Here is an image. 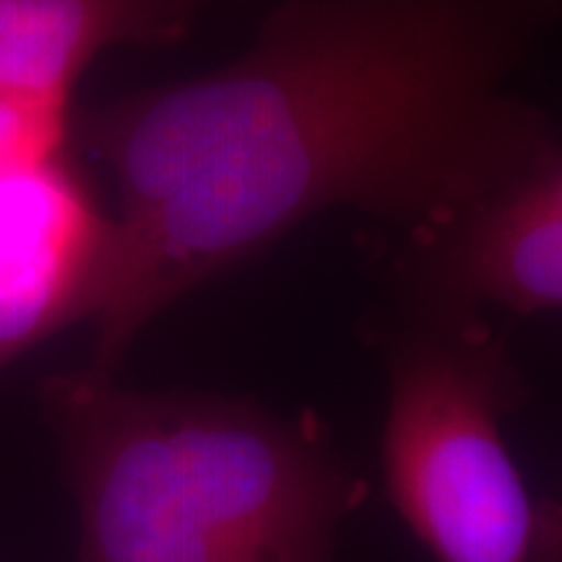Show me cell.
I'll return each instance as SVG.
<instances>
[{"label": "cell", "instance_id": "cell-3", "mask_svg": "<svg viewBox=\"0 0 562 562\" xmlns=\"http://www.w3.org/2000/svg\"><path fill=\"white\" fill-rule=\"evenodd\" d=\"M389 375L383 480L438 562H562V503L533 495L503 422L526 383L482 311L393 292L378 326Z\"/></svg>", "mask_w": 562, "mask_h": 562}, {"label": "cell", "instance_id": "cell-2", "mask_svg": "<svg viewBox=\"0 0 562 562\" xmlns=\"http://www.w3.org/2000/svg\"><path fill=\"white\" fill-rule=\"evenodd\" d=\"M40 402L79 503L81 562H334L368 501L313 414L87 370L42 381Z\"/></svg>", "mask_w": 562, "mask_h": 562}, {"label": "cell", "instance_id": "cell-7", "mask_svg": "<svg viewBox=\"0 0 562 562\" xmlns=\"http://www.w3.org/2000/svg\"><path fill=\"white\" fill-rule=\"evenodd\" d=\"M68 110L0 94V178L66 154Z\"/></svg>", "mask_w": 562, "mask_h": 562}, {"label": "cell", "instance_id": "cell-5", "mask_svg": "<svg viewBox=\"0 0 562 562\" xmlns=\"http://www.w3.org/2000/svg\"><path fill=\"white\" fill-rule=\"evenodd\" d=\"M117 227L68 154L0 178V370L53 334L94 321Z\"/></svg>", "mask_w": 562, "mask_h": 562}, {"label": "cell", "instance_id": "cell-1", "mask_svg": "<svg viewBox=\"0 0 562 562\" xmlns=\"http://www.w3.org/2000/svg\"><path fill=\"white\" fill-rule=\"evenodd\" d=\"M562 0H286L240 58L91 108L115 269L83 370L115 378L154 315L328 209L432 227L558 138L508 89Z\"/></svg>", "mask_w": 562, "mask_h": 562}, {"label": "cell", "instance_id": "cell-6", "mask_svg": "<svg viewBox=\"0 0 562 562\" xmlns=\"http://www.w3.org/2000/svg\"><path fill=\"white\" fill-rule=\"evenodd\" d=\"M199 9V0H0V94L68 110L97 55L172 45Z\"/></svg>", "mask_w": 562, "mask_h": 562}, {"label": "cell", "instance_id": "cell-8", "mask_svg": "<svg viewBox=\"0 0 562 562\" xmlns=\"http://www.w3.org/2000/svg\"><path fill=\"white\" fill-rule=\"evenodd\" d=\"M199 3H201V5H203V3H206V0H199Z\"/></svg>", "mask_w": 562, "mask_h": 562}, {"label": "cell", "instance_id": "cell-4", "mask_svg": "<svg viewBox=\"0 0 562 562\" xmlns=\"http://www.w3.org/2000/svg\"><path fill=\"white\" fill-rule=\"evenodd\" d=\"M391 290L508 313H562V136L482 199L393 237Z\"/></svg>", "mask_w": 562, "mask_h": 562}]
</instances>
